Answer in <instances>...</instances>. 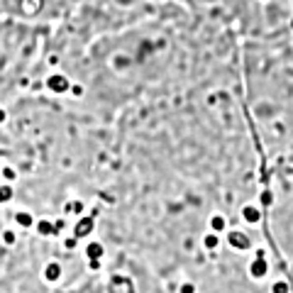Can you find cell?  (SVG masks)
<instances>
[{"mask_svg":"<svg viewBox=\"0 0 293 293\" xmlns=\"http://www.w3.org/2000/svg\"><path fill=\"white\" fill-rule=\"evenodd\" d=\"M232 7L264 27L271 25L293 27V0H234Z\"/></svg>","mask_w":293,"mask_h":293,"instance_id":"1","label":"cell"}]
</instances>
